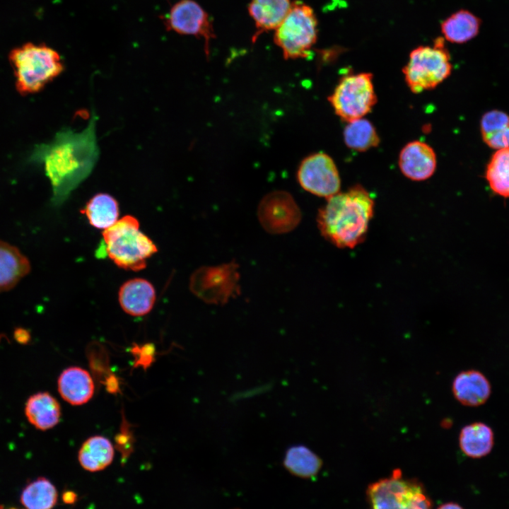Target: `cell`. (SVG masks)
Wrapping results in <instances>:
<instances>
[{"label": "cell", "instance_id": "obj_10", "mask_svg": "<svg viewBox=\"0 0 509 509\" xmlns=\"http://www.w3.org/2000/svg\"><path fill=\"white\" fill-rule=\"evenodd\" d=\"M297 180L305 191L327 199L339 192L341 187V179L334 161L322 152L311 154L301 161Z\"/></svg>", "mask_w": 509, "mask_h": 509}, {"label": "cell", "instance_id": "obj_27", "mask_svg": "<svg viewBox=\"0 0 509 509\" xmlns=\"http://www.w3.org/2000/svg\"><path fill=\"white\" fill-rule=\"evenodd\" d=\"M343 136L346 146L358 152L377 147L380 141L374 125L363 117L347 122Z\"/></svg>", "mask_w": 509, "mask_h": 509}, {"label": "cell", "instance_id": "obj_11", "mask_svg": "<svg viewBox=\"0 0 509 509\" xmlns=\"http://www.w3.org/2000/svg\"><path fill=\"white\" fill-rule=\"evenodd\" d=\"M164 23L168 30L203 38L205 53L209 56V45L215 38V33L208 13L198 3L193 0L177 1L171 7Z\"/></svg>", "mask_w": 509, "mask_h": 509}, {"label": "cell", "instance_id": "obj_12", "mask_svg": "<svg viewBox=\"0 0 509 509\" xmlns=\"http://www.w3.org/2000/svg\"><path fill=\"white\" fill-rule=\"evenodd\" d=\"M257 216L266 231L271 234H282L298 226L301 213L291 194L284 191H274L261 200Z\"/></svg>", "mask_w": 509, "mask_h": 509}, {"label": "cell", "instance_id": "obj_29", "mask_svg": "<svg viewBox=\"0 0 509 509\" xmlns=\"http://www.w3.org/2000/svg\"><path fill=\"white\" fill-rule=\"evenodd\" d=\"M134 356L135 366L141 365L144 368H148L154 358V347L152 344H144L139 346L136 344L131 350Z\"/></svg>", "mask_w": 509, "mask_h": 509}, {"label": "cell", "instance_id": "obj_33", "mask_svg": "<svg viewBox=\"0 0 509 509\" xmlns=\"http://www.w3.org/2000/svg\"><path fill=\"white\" fill-rule=\"evenodd\" d=\"M10 509H16V508H10Z\"/></svg>", "mask_w": 509, "mask_h": 509}, {"label": "cell", "instance_id": "obj_18", "mask_svg": "<svg viewBox=\"0 0 509 509\" xmlns=\"http://www.w3.org/2000/svg\"><path fill=\"white\" fill-rule=\"evenodd\" d=\"M291 4L290 0H252L248 12L256 28L252 42L263 33L274 30L288 13Z\"/></svg>", "mask_w": 509, "mask_h": 509}, {"label": "cell", "instance_id": "obj_2", "mask_svg": "<svg viewBox=\"0 0 509 509\" xmlns=\"http://www.w3.org/2000/svg\"><path fill=\"white\" fill-rule=\"evenodd\" d=\"M375 201L356 185L327 199L320 209L317 223L322 235L339 248H353L365 239L373 217Z\"/></svg>", "mask_w": 509, "mask_h": 509}, {"label": "cell", "instance_id": "obj_32", "mask_svg": "<svg viewBox=\"0 0 509 509\" xmlns=\"http://www.w3.org/2000/svg\"><path fill=\"white\" fill-rule=\"evenodd\" d=\"M437 509H464L460 504L454 502H447L439 505Z\"/></svg>", "mask_w": 509, "mask_h": 509}, {"label": "cell", "instance_id": "obj_24", "mask_svg": "<svg viewBox=\"0 0 509 509\" xmlns=\"http://www.w3.org/2000/svg\"><path fill=\"white\" fill-rule=\"evenodd\" d=\"M481 134L490 148L497 150L508 148L509 115L497 110L486 112L481 119Z\"/></svg>", "mask_w": 509, "mask_h": 509}, {"label": "cell", "instance_id": "obj_13", "mask_svg": "<svg viewBox=\"0 0 509 509\" xmlns=\"http://www.w3.org/2000/svg\"><path fill=\"white\" fill-rule=\"evenodd\" d=\"M398 164L402 173L407 178L414 181L426 180L435 171L436 154L428 144L412 141L401 150Z\"/></svg>", "mask_w": 509, "mask_h": 509}, {"label": "cell", "instance_id": "obj_17", "mask_svg": "<svg viewBox=\"0 0 509 509\" xmlns=\"http://www.w3.org/2000/svg\"><path fill=\"white\" fill-rule=\"evenodd\" d=\"M30 270L28 258L17 247L0 240V293L13 288Z\"/></svg>", "mask_w": 509, "mask_h": 509}, {"label": "cell", "instance_id": "obj_26", "mask_svg": "<svg viewBox=\"0 0 509 509\" xmlns=\"http://www.w3.org/2000/svg\"><path fill=\"white\" fill-rule=\"evenodd\" d=\"M57 497L54 485L46 478L39 477L23 489L21 502L25 509H52Z\"/></svg>", "mask_w": 509, "mask_h": 509}, {"label": "cell", "instance_id": "obj_30", "mask_svg": "<svg viewBox=\"0 0 509 509\" xmlns=\"http://www.w3.org/2000/svg\"><path fill=\"white\" fill-rule=\"evenodd\" d=\"M15 339L23 344H27L30 339V335L28 330L23 328H17L14 331Z\"/></svg>", "mask_w": 509, "mask_h": 509}, {"label": "cell", "instance_id": "obj_19", "mask_svg": "<svg viewBox=\"0 0 509 509\" xmlns=\"http://www.w3.org/2000/svg\"><path fill=\"white\" fill-rule=\"evenodd\" d=\"M25 414L35 428L47 431L59 423L62 411L54 397L49 392H40L28 399L25 405Z\"/></svg>", "mask_w": 509, "mask_h": 509}, {"label": "cell", "instance_id": "obj_31", "mask_svg": "<svg viewBox=\"0 0 509 509\" xmlns=\"http://www.w3.org/2000/svg\"><path fill=\"white\" fill-rule=\"evenodd\" d=\"M77 494L72 491H66L62 495V500L66 504H73L77 500Z\"/></svg>", "mask_w": 509, "mask_h": 509}, {"label": "cell", "instance_id": "obj_4", "mask_svg": "<svg viewBox=\"0 0 509 509\" xmlns=\"http://www.w3.org/2000/svg\"><path fill=\"white\" fill-rule=\"evenodd\" d=\"M8 60L16 90L23 95L40 92L64 70L59 53L42 44L27 42L11 50Z\"/></svg>", "mask_w": 509, "mask_h": 509}, {"label": "cell", "instance_id": "obj_8", "mask_svg": "<svg viewBox=\"0 0 509 509\" xmlns=\"http://www.w3.org/2000/svg\"><path fill=\"white\" fill-rule=\"evenodd\" d=\"M327 99L341 120L349 122L364 117L377 103L373 74L362 72L344 76Z\"/></svg>", "mask_w": 509, "mask_h": 509}, {"label": "cell", "instance_id": "obj_7", "mask_svg": "<svg viewBox=\"0 0 509 509\" xmlns=\"http://www.w3.org/2000/svg\"><path fill=\"white\" fill-rule=\"evenodd\" d=\"M317 38V20L313 9L300 1H295L274 30V40L287 59L306 58Z\"/></svg>", "mask_w": 509, "mask_h": 509}, {"label": "cell", "instance_id": "obj_25", "mask_svg": "<svg viewBox=\"0 0 509 509\" xmlns=\"http://www.w3.org/2000/svg\"><path fill=\"white\" fill-rule=\"evenodd\" d=\"M283 464L293 474L302 478H311L317 474L322 462L311 450L298 445L289 447L286 452Z\"/></svg>", "mask_w": 509, "mask_h": 509}, {"label": "cell", "instance_id": "obj_16", "mask_svg": "<svg viewBox=\"0 0 509 509\" xmlns=\"http://www.w3.org/2000/svg\"><path fill=\"white\" fill-rule=\"evenodd\" d=\"M57 388L63 399L74 406L89 402L95 392L91 375L78 366L69 367L62 372L58 378Z\"/></svg>", "mask_w": 509, "mask_h": 509}, {"label": "cell", "instance_id": "obj_23", "mask_svg": "<svg viewBox=\"0 0 509 509\" xmlns=\"http://www.w3.org/2000/svg\"><path fill=\"white\" fill-rule=\"evenodd\" d=\"M81 212L86 215L92 226L104 230L112 226L119 214L117 201L107 193L95 194Z\"/></svg>", "mask_w": 509, "mask_h": 509}, {"label": "cell", "instance_id": "obj_1", "mask_svg": "<svg viewBox=\"0 0 509 509\" xmlns=\"http://www.w3.org/2000/svg\"><path fill=\"white\" fill-rule=\"evenodd\" d=\"M93 122L86 129L61 131L49 143L37 148L33 155L43 163L52 187L53 203H62L90 173L98 155Z\"/></svg>", "mask_w": 509, "mask_h": 509}, {"label": "cell", "instance_id": "obj_22", "mask_svg": "<svg viewBox=\"0 0 509 509\" xmlns=\"http://www.w3.org/2000/svg\"><path fill=\"white\" fill-rule=\"evenodd\" d=\"M481 25L480 19L472 12L460 10L441 24V31L444 37L453 43H464L475 37L479 33Z\"/></svg>", "mask_w": 509, "mask_h": 509}, {"label": "cell", "instance_id": "obj_20", "mask_svg": "<svg viewBox=\"0 0 509 509\" xmlns=\"http://www.w3.org/2000/svg\"><path fill=\"white\" fill-rule=\"evenodd\" d=\"M494 433L488 424L477 421L464 426L459 434L462 452L472 459L487 456L494 446Z\"/></svg>", "mask_w": 509, "mask_h": 509}, {"label": "cell", "instance_id": "obj_28", "mask_svg": "<svg viewBox=\"0 0 509 509\" xmlns=\"http://www.w3.org/2000/svg\"><path fill=\"white\" fill-rule=\"evenodd\" d=\"M485 177L494 194L509 199V147L498 149L493 154Z\"/></svg>", "mask_w": 509, "mask_h": 509}, {"label": "cell", "instance_id": "obj_6", "mask_svg": "<svg viewBox=\"0 0 509 509\" xmlns=\"http://www.w3.org/2000/svg\"><path fill=\"white\" fill-rule=\"evenodd\" d=\"M452 69L445 41L438 37L432 46H419L414 49L402 73L411 92L420 93L437 87L450 75Z\"/></svg>", "mask_w": 509, "mask_h": 509}, {"label": "cell", "instance_id": "obj_21", "mask_svg": "<svg viewBox=\"0 0 509 509\" xmlns=\"http://www.w3.org/2000/svg\"><path fill=\"white\" fill-rule=\"evenodd\" d=\"M115 455L110 440L103 435H94L86 439L81 446L78 460L86 471L95 472L108 467Z\"/></svg>", "mask_w": 509, "mask_h": 509}, {"label": "cell", "instance_id": "obj_5", "mask_svg": "<svg viewBox=\"0 0 509 509\" xmlns=\"http://www.w3.org/2000/svg\"><path fill=\"white\" fill-rule=\"evenodd\" d=\"M370 509H433L423 484L405 478L399 469L388 477L370 484L366 490Z\"/></svg>", "mask_w": 509, "mask_h": 509}, {"label": "cell", "instance_id": "obj_15", "mask_svg": "<svg viewBox=\"0 0 509 509\" xmlns=\"http://www.w3.org/2000/svg\"><path fill=\"white\" fill-rule=\"evenodd\" d=\"M119 303L128 315L141 317L153 309L156 299L153 286L146 279L135 278L125 281L119 288Z\"/></svg>", "mask_w": 509, "mask_h": 509}, {"label": "cell", "instance_id": "obj_9", "mask_svg": "<svg viewBox=\"0 0 509 509\" xmlns=\"http://www.w3.org/2000/svg\"><path fill=\"white\" fill-rule=\"evenodd\" d=\"M238 267L233 262L214 267H202L192 274L190 290L206 303L224 304L238 292Z\"/></svg>", "mask_w": 509, "mask_h": 509}, {"label": "cell", "instance_id": "obj_3", "mask_svg": "<svg viewBox=\"0 0 509 509\" xmlns=\"http://www.w3.org/2000/svg\"><path fill=\"white\" fill-rule=\"evenodd\" d=\"M103 240L96 255H104L119 267L137 271L146 267V260L157 252L153 242L139 230L138 220L130 215L123 216L102 233Z\"/></svg>", "mask_w": 509, "mask_h": 509}, {"label": "cell", "instance_id": "obj_14", "mask_svg": "<svg viewBox=\"0 0 509 509\" xmlns=\"http://www.w3.org/2000/svg\"><path fill=\"white\" fill-rule=\"evenodd\" d=\"M455 398L462 405L470 407L485 404L491 394V385L481 371L469 369L461 371L452 381Z\"/></svg>", "mask_w": 509, "mask_h": 509}]
</instances>
